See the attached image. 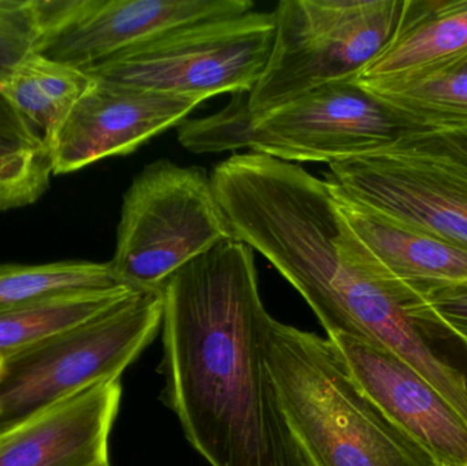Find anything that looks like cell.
I'll use <instances>...</instances> for the list:
<instances>
[{
  "label": "cell",
  "mask_w": 467,
  "mask_h": 466,
  "mask_svg": "<svg viewBox=\"0 0 467 466\" xmlns=\"http://www.w3.org/2000/svg\"><path fill=\"white\" fill-rule=\"evenodd\" d=\"M161 399L211 466H306L263 355L253 249L224 241L163 289Z\"/></svg>",
  "instance_id": "obj_1"
},
{
  "label": "cell",
  "mask_w": 467,
  "mask_h": 466,
  "mask_svg": "<svg viewBox=\"0 0 467 466\" xmlns=\"http://www.w3.org/2000/svg\"><path fill=\"white\" fill-rule=\"evenodd\" d=\"M263 355L305 465L438 466L359 390L328 338L268 314Z\"/></svg>",
  "instance_id": "obj_2"
},
{
  "label": "cell",
  "mask_w": 467,
  "mask_h": 466,
  "mask_svg": "<svg viewBox=\"0 0 467 466\" xmlns=\"http://www.w3.org/2000/svg\"><path fill=\"white\" fill-rule=\"evenodd\" d=\"M161 290L131 292L111 308L5 360L0 434L99 383L120 379L158 336Z\"/></svg>",
  "instance_id": "obj_3"
},
{
  "label": "cell",
  "mask_w": 467,
  "mask_h": 466,
  "mask_svg": "<svg viewBox=\"0 0 467 466\" xmlns=\"http://www.w3.org/2000/svg\"><path fill=\"white\" fill-rule=\"evenodd\" d=\"M405 0H283L263 76L249 92L263 117L329 82L356 79L391 40Z\"/></svg>",
  "instance_id": "obj_4"
},
{
  "label": "cell",
  "mask_w": 467,
  "mask_h": 466,
  "mask_svg": "<svg viewBox=\"0 0 467 466\" xmlns=\"http://www.w3.org/2000/svg\"><path fill=\"white\" fill-rule=\"evenodd\" d=\"M234 238L204 169L153 161L123 196L109 265L129 289L161 290L181 268Z\"/></svg>",
  "instance_id": "obj_5"
},
{
  "label": "cell",
  "mask_w": 467,
  "mask_h": 466,
  "mask_svg": "<svg viewBox=\"0 0 467 466\" xmlns=\"http://www.w3.org/2000/svg\"><path fill=\"white\" fill-rule=\"evenodd\" d=\"M274 38V13L252 10L178 27L85 74L205 101L250 92L263 76Z\"/></svg>",
  "instance_id": "obj_6"
},
{
  "label": "cell",
  "mask_w": 467,
  "mask_h": 466,
  "mask_svg": "<svg viewBox=\"0 0 467 466\" xmlns=\"http://www.w3.org/2000/svg\"><path fill=\"white\" fill-rule=\"evenodd\" d=\"M417 133L422 131L356 79H345L253 118L244 148L288 163L329 164L384 152Z\"/></svg>",
  "instance_id": "obj_7"
},
{
  "label": "cell",
  "mask_w": 467,
  "mask_h": 466,
  "mask_svg": "<svg viewBox=\"0 0 467 466\" xmlns=\"http://www.w3.org/2000/svg\"><path fill=\"white\" fill-rule=\"evenodd\" d=\"M36 54L88 71L164 33L249 13L250 0H37Z\"/></svg>",
  "instance_id": "obj_8"
},
{
  "label": "cell",
  "mask_w": 467,
  "mask_h": 466,
  "mask_svg": "<svg viewBox=\"0 0 467 466\" xmlns=\"http://www.w3.org/2000/svg\"><path fill=\"white\" fill-rule=\"evenodd\" d=\"M324 181L467 251V174L450 164L389 150L332 161Z\"/></svg>",
  "instance_id": "obj_9"
},
{
  "label": "cell",
  "mask_w": 467,
  "mask_h": 466,
  "mask_svg": "<svg viewBox=\"0 0 467 466\" xmlns=\"http://www.w3.org/2000/svg\"><path fill=\"white\" fill-rule=\"evenodd\" d=\"M200 98L90 78L62 122L44 139L54 175L129 155L180 125Z\"/></svg>",
  "instance_id": "obj_10"
},
{
  "label": "cell",
  "mask_w": 467,
  "mask_h": 466,
  "mask_svg": "<svg viewBox=\"0 0 467 466\" xmlns=\"http://www.w3.org/2000/svg\"><path fill=\"white\" fill-rule=\"evenodd\" d=\"M327 338L359 390L438 466H467L466 423L424 378L367 339Z\"/></svg>",
  "instance_id": "obj_11"
},
{
  "label": "cell",
  "mask_w": 467,
  "mask_h": 466,
  "mask_svg": "<svg viewBox=\"0 0 467 466\" xmlns=\"http://www.w3.org/2000/svg\"><path fill=\"white\" fill-rule=\"evenodd\" d=\"M120 379L99 383L0 434V466H109Z\"/></svg>",
  "instance_id": "obj_12"
},
{
  "label": "cell",
  "mask_w": 467,
  "mask_h": 466,
  "mask_svg": "<svg viewBox=\"0 0 467 466\" xmlns=\"http://www.w3.org/2000/svg\"><path fill=\"white\" fill-rule=\"evenodd\" d=\"M328 183V182H327ZM343 218L381 270L417 292L467 282V251L328 183Z\"/></svg>",
  "instance_id": "obj_13"
},
{
  "label": "cell",
  "mask_w": 467,
  "mask_h": 466,
  "mask_svg": "<svg viewBox=\"0 0 467 466\" xmlns=\"http://www.w3.org/2000/svg\"><path fill=\"white\" fill-rule=\"evenodd\" d=\"M467 49V0H405L397 29L356 81L394 78Z\"/></svg>",
  "instance_id": "obj_14"
},
{
  "label": "cell",
  "mask_w": 467,
  "mask_h": 466,
  "mask_svg": "<svg viewBox=\"0 0 467 466\" xmlns=\"http://www.w3.org/2000/svg\"><path fill=\"white\" fill-rule=\"evenodd\" d=\"M357 84L421 131L467 128V49L403 76Z\"/></svg>",
  "instance_id": "obj_15"
},
{
  "label": "cell",
  "mask_w": 467,
  "mask_h": 466,
  "mask_svg": "<svg viewBox=\"0 0 467 466\" xmlns=\"http://www.w3.org/2000/svg\"><path fill=\"white\" fill-rule=\"evenodd\" d=\"M136 290L49 295L0 308V356L7 358L98 316Z\"/></svg>",
  "instance_id": "obj_16"
},
{
  "label": "cell",
  "mask_w": 467,
  "mask_h": 466,
  "mask_svg": "<svg viewBox=\"0 0 467 466\" xmlns=\"http://www.w3.org/2000/svg\"><path fill=\"white\" fill-rule=\"evenodd\" d=\"M89 84L84 71L33 54L0 82V93L46 139Z\"/></svg>",
  "instance_id": "obj_17"
},
{
  "label": "cell",
  "mask_w": 467,
  "mask_h": 466,
  "mask_svg": "<svg viewBox=\"0 0 467 466\" xmlns=\"http://www.w3.org/2000/svg\"><path fill=\"white\" fill-rule=\"evenodd\" d=\"M52 175L43 136L0 93V211L35 204Z\"/></svg>",
  "instance_id": "obj_18"
},
{
  "label": "cell",
  "mask_w": 467,
  "mask_h": 466,
  "mask_svg": "<svg viewBox=\"0 0 467 466\" xmlns=\"http://www.w3.org/2000/svg\"><path fill=\"white\" fill-rule=\"evenodd\" d=\"M128 287L109 263L57 262L48 264H0V308L49 295L101 292Z\"/></svg>",
  "instance_id": "obj_19"
},
{
  "label": "cell",
  "mask_w": 467,
  "mask_h": 466,
  "mask_svg": "<svg viewBox=\"0 0 467 466\" xmlns=\"http://www.w3.org/2000/svg\"><path fill=\"white\" fill-rule=\"evenodd\" d=\"M252 120L249 92L234 93L230 103L216 114L183 122L178 140L183 148L199 155L242 150Z\"/></svg>",
  "instance_id": "obj_20"
},
{
  "label": "cell",
  "mask_w": 467,
  "mask_h": 466,
  "mask_svg": "<svg viewBox=\"0 0 467 466\" xmlns=\"http://www.w3.org/2000/svg\"><path fill=\"white\" fill-rule=\"evenodd\" d=\"M40 36L37 0H0V82L36 54Z\"/></svg>",
  "instance_id": "obj_21"
},
{
  "label": "cell",
  "mask_w": 467,
  "mask_h": 466,
  "mask_svg": "<svg viewBox=\"0 0 467 466\" xmlns=\"http://www.w3.org/2000/svg\"><path fill=\"white\" fill-rule=\"evenodd\" d=\"M391 150L422 153L467 174V128L411 134Z\"/></svg>",
  "instance_id": "obj_22"
},
{
  "label": "cell",
  "mask_w": 467,
  "mask_h": 466,
  "mask_svg": "<svg viewBox=\"0 0 467 466\" xmlns=\"http://www.w3.org/2000/svg\"><path fill=\"white\" fill-rule=\"evenodd\" d=\"M420 293L447 327L467 347V282L436 285Z\"/></svg>",
  "instance_id": "obj_23"
},
{
  "label": "cell",
  "mask_w": 467,
  "mask_h": 466,
  "mask_svg": "<svg viewBox=\"0 0 467 466\" xmlns=\"http://www.w3.org/2000/svg\"><path fill=\"white\" fill-rule=\"evenodd\" d=\"M5 360L0 356V382H2L3 375H5Z\"/></svg>",
  "instance_id": "obj_24"
},
{
  "label": "cell",
  "mask_w": 467,
  "mask_h": 466,
  "mask_svg": "<svg viewBox=\"0 0 467 466\" xmlns=\"http://www.w3.org/2000/svg\"></svg>",
  "instance_id": "obj_25"
}]
</instances>
